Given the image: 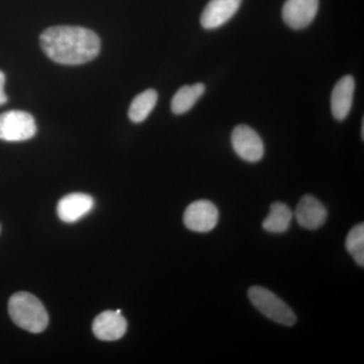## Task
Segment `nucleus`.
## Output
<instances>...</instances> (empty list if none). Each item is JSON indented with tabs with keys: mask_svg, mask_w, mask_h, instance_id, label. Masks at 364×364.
Returning a JSON list of instances; mask_svg holds the SVG:
<instances>
[{
	"mask_svg": "<svg viewBox=\"0 0 364 364\" xmlns=\"http://www.w3.org/2000/svg\"><path fill=\"white\" fill-rule=\"evenodd\" d=\"M40 41L45 54L63 65L87 63L100 51L97 33L81 26H51L41 35Z\"/></svg>",
	"mask_w": 364,
	"mask_h": 364,
	"instance_id": "obj_1",
	"label": "nucleus"
},
{
	"mask_svg": "<svg viewBox=\"0 0 364 364\" xmlns=\"http://www.w3.org/2000/svg\"><path fill=\"white\" fill-rule=\"evenodd\" d=\"M9 313L14 324L36 334L44 331L49 323V316L40 299L26 291L14 294L9 299Z\"/></svg>",
	"mask_w": 364,
	"mask_h": 364,
	"instance_id": "obj_2",
	"label": "nucleus"
},
{
	"mask_svg": "<svg viewBox=\"0 0 364 364\" xmlns=\"http://www.w3.org/2000/svg\"><path fill=\"white\" fill-rule=\"evenodd\" d=\"M248 296L252 305L273 322L284 326L296 324V316L294 311L269 289L252 287L249 289Z\"/></svg>",
	"mask_w": 364,
	"mask_h": 364,
	"instance_id": "obj_3",
	"label": "nucleus"
},
{
	"mask_svg": "<svg viewBox=\"0 0 364 364\" xmlns=\"http://www.w3.org/2000/svg\"><path fill=\"white\" fill-rule=\"evenodd\" d=\"M37 133L32 114L23 111H9L0 114V140L23 142Z\"/></svg>",
	"mask_w": 364,
	"mask_h": 364,
	"instance_id": "obj_4",
	"label": "nucleus"
},
{
	"mask_svg": "<svg viewBox=\"0 0 364 364\" xmlns=\"http://www.w3.org/2000/svg\"><path fill=\"white\" fill-rule=\"evenodd\" d=\"M232 146L236 154L247 162H258L264 155V145L257 132L247 124H239L232 132Z\"/></svg>",
	"mask_w": 364,
	"mask_h": 364,
	"instance_id": "obj_5",
	"label": "nucleus"
},
{
	"mask_svg": "<svg viewBox=\"0 0 364 364\" xmlns=\"http://www.w3.org/2000/svg\"><path fill=\"white\" fill-rule=\"evenodd\" d=\"M218 221L219 210L210 200H196L191 203L184 212V225L191 231L207 233L215 229Z\"/></svg>",
	"mask_w": 364,
	"mask_h": 364,
	"instance_id": "obj_6",
	"label": "nucleus"
},
{
	"mask_svg": "<svg viewBox=\"0 0 364 364\" xmlns=\"http://www.w3.org/2000/svg\"><path fill=\"white\" fill-rule=\"evenodd\" d=\"M318 9V0H287L282 18L289 28L301 30L312 23Z\"/></svg>",
	"mask_w": 364,
	"mask_h": 364,
	"instance_id": "obj_7",
	"label": "nucleus"
},
{
	"mask_svg": "<svg viewBox=\"0 0 364 364\" xmlns=\"http://www.w3.org/2000/svg\"><path fill=\"white\" fill-rule=\"evenodd\" d=\"M127 327L128 325L121 310L105 311L93 321L92 331L95 337L102 341H116L124 336Z\"/></svg>",
	"mask_w": 364,
	"mask_h": 364,
	"instance_id": "obj_8",
	"label": "nucleus"
},
{
	"mask_svg": "<svg viewBox=\"0 0 364 364\" xmlns=\"http://www.w3.org/2000/svg\"><path fill=\"white\" fill-rule=\"evenodd\" d=\"M242 0H210L203 9L200 23L207 30L220 28L233 18Z\"/></svg>",
	"mask_w": 364,
	"mask_h": 364,
	"instance_id": "obj_9",
	"label": "nucleus"
},
{
	"mask_svg": "<svg viewBox=\"0 0 364 364\" xmlns=\"http://www.w3.org/2000/svg\"><path fill=\"white\" fill-rule=\"evenodd\" d=\"M327 210L315 196H305L299 200L296 210V219L299 226L306 230H317L327 220Z\"/></svg>",
	"mask_w": 364,
	"mask_h": 364,
	"instance_id": "obj_10",
	"label": "nucleus"
},
{
	"mask_svg": "<svg viewBox=\"0 0 364 364\" xmlns=\"http://www.w3.org/2000/svg\"><path fill=\"white\" fill-rule=\"evenodd\" d=\"M95 207L92 196L75 193L64 196L58 203L57 213L60 220L65 223H75L85 217Z\"/></svg>",
	"mask_w": 364,
	"mask_h": 364,
	"instance_id": "obj_11",
	"label": "nucleus"
},
{
	"mask_svg": "<svg viewBox=\"0 0 364 364\" xmlns=\"http://www.w3.org/2000/svg\"><path fill=\"white\" fill-rule=\"evenodd\" d=\"M354 90L355 82L351 75H346L340 79L333 88L331 111L333 117L338 121H343L350 112Z\"/></svg>",
	"mask_w": 364,
	"mask_h": 364,
	"instance_id": "obj_12",
	"label": "nucleus"
},
{
	"mask_svg": "<svg viewBox=\"0 0 364 364\" xmlns=\"http://www.w3.org/2000/svg\"><path fill=\"white\" fill-rule=\"evenodd\" d=\"M293 213L286 203L277 202L270 205L269 214L262 223L263 229L270 233H284L291 226Z\"/></svg>",
	"mask_w": 364,
	"mask_h": 364,
	"instance_id": "obj_13",
	"label": "nucleus"
},
{
	"mask_svg": "<svg viewBox=\"0 0 364 364\" xmlns=\"http://www.w3.org/2000/svg\"><path fill=\"white\" fill-rule=\"evenodd\" d=\"M205 86L203 83L184 85L179 88L171 100V111L176 114H186L193 109L200 97L205 93Z\"/></svg>",
	"mask_w": 364,
	"mask_h": 364,
	"instance_id": "obj_14",
	"label": "nucleus"
},
{
	"mask_svg": "<svg viewBox=\"0 0 364 364\" xmlns=\"http://www.w3.org/2000/svg\"><path fill=\"white\" fill-rule=\"evenodd\" d=\"M158 95L154 90H147L134 98L129 109V117L134 123H142L157 104Z\"/></svg>",
	"mask_w": 364,
	"mask_h": 364,
	"instance_id": "obj_15",
	"label": "nucleus"
},
{
	"mask_svg": "<svg viewBox=\"0 0 364 364\" xmlns=\"http://www.w3.org/2000/svg\"><path fill=\"white\" fill-rule=\"evenodd\" d=\"M346 249L358 265H364V225L358 224L350 230L346 239Z\"/></svg>",
	"mask_w": 364,
	"mask_h": 364,
	"instance_id": "obj_16",
	"label": "nucleus"
},
{
	"mask_svg": "<svg viewBox=\"0 0 364 364\" xmlns=\"http://www.w3.org/2000/svg\"><path fill=\"white\" fill-rule=\"evenodd\" d=\"M4 85H6V75L4 72L0 70V105H6L7 102V97L4 92Z\"/></svg>",
	"mask_w": 364,
	"mask_h": 364,
	"instance_id": "obj_17",
	"label": "nucleus"
},
{
	"mask_svg": "<svg viewBox=\"0 0 364 364\" xmlns=\"http://www.w3.org/2000/svg\"><path fill=\"white\" fill-rule=\"evenodd\" d=\"M361 138L364 139V121L363 119V124H361Z\"/></svg>",
	"mask_w": 364,
	"mask_h": 364,
	"instance_id": "obj_18",
	"label": "nucleus"
}]
</instances>
